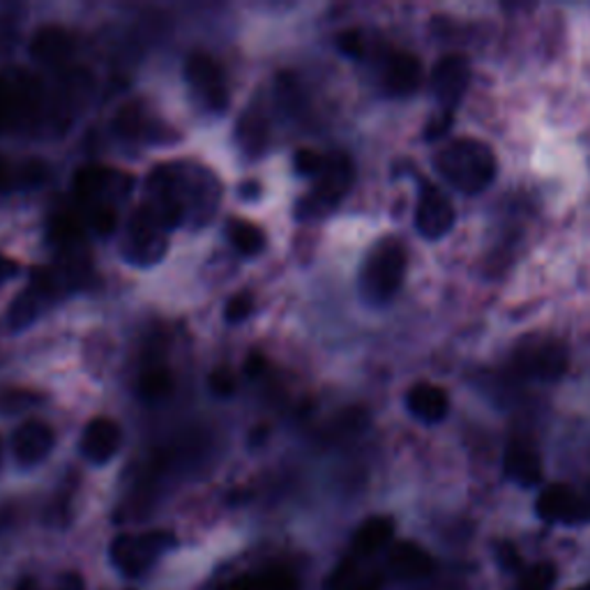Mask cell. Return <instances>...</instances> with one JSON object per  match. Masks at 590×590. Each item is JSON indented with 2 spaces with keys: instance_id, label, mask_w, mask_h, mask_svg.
Returning <instances> with one entry per match:
<instances>
[{
  "instance_id": "1",
  "label": "cell",
  "mask_w": 590,
  "mask_h": 590,
  "mask_svg": "<svg viewBox=\"0 0 590 590\" xmlns=\"http://www.w3.org/2000/svg\"><path fill=\"white\" fill-rule=\"evenodd\" d=\"M433 169L448 185L464 194H480L496 178V155L484 141L454 139L433 155Z\"/></svg>"
},
{
  "instance_id": "2",
  "label": "cell",
  "mask_w": 590,
  "mask_h": 590,
  "mask_svg": "<svg viewBox=\"0 0 590 590\" xmlns=\"http://www.w3.org/2000/svg\"><path fill=\"white\" fill-rule=\"evenodd\" d=\"M406 272V251L395 238L380 240L367 256L361 287L367 300L388 302L401 287Z\"/></svg>"
},
{
  "instance_id": "3",
  "label": "cell",
  "mask_w": 590,
  "mask_h": 590,
  "mask_svg": "<svg viewBox=\"0 0 590 590\" xmlns=\"http://www.w3.org/2000/svg\"><path fill=\"white\" fill-rule=\"evenodd\" d=\"M570 363L568 346L556 337L530 335L515 348V367L522 376L535 380H558Z\"/></svg>"
},
{
  "instance_id": "4",
  "label": "cell",
  "mask_w": 590,
  "mask_h": 590,
  "mask_svg": "<svg viewBox=\"0 0 590 590\" xmlns=\"http://www.w3.org/2000/svg\"><path fill=\"white\" fill-rule=\"evenodd\" d=\"M355 169L351 158H346L344 152H332L325 158L323 171L319 173L317 190L300 201V217H321L330 213L335 205L346 196V192L353 185Z\"/></svg>"
},
{
  "instance_id": "5",
  "label": "cell",
  "mask_w": 590,
  "mask_h": 590,
  "mask_svg": "<svg viewBox=\"0 0 590 590\" xmlns=\"http://www.w3.org/2000/svg\"><path fill=\"white\" fill-rule=\"evenodd\" d=\"M173 545H175V537L167 530L118 535L111 543V560L122 575L139 577Z\"/></svg>"
},
{
  "instance_id": "6",
  "label": "cell",
  "mask_w": 590,
  "mask_h": 590,
  "mask_svg": "<svg viewBox=\"0 0 590 590\" xmlns=\"http://www.w3.org/2000/svg\"><path fill=\"white\" fill-rule=\"evenodd\" d=\"M469 82H471V65L464 56L450 54L433 65L431 88L436 99H439L441 111L448 114L454 111V107L459 105L469 88Z\"/></svg>"
},
{
  "instance_id": "7",
  "label": "cell",
  "mask_w": 590,
  "mask_h": 590,
  "mask_svg": "<svg viewBox=\"0 0 590 590\" xmlns=\"http://www.w3.org/2000/svg\"><path fill=\"white\" fill-rule=\"evenodd\" d=\"M416 226L427 240H439L454 226V208L450 199L429 183L420 187V199L416 208Z\"/></svg>"
},
{
  "instance_id": "8",
  "label": "cell",
  "mask_w": 590,
  "mask_h": 590,
  "mask_svg": "<svg viewBox=\"0 0 590 590\" xmlns=\"http://www.w3.org/2000/svg\"><path fill=\"white\" fill-rule=\"evenodd\" d=\"M185 76L196 95L208 105L211 109L222 111L228 105V90L224 69L205 54H196L185 65Z\"/></svg>"
},
{
  "instance_id": "9",
  "label": "cell",
  "mask_w": 590,
  "mask_h": 590,
  "mask_svg": "<svg viewBox=\"0 0 590 590\" xmlns=\"http://www.w3.org/2000/svg\"><path fill=\"white\" fill-rule=\"evenodd\" d=\"M537 515L545 522H579L590 517V505L566 484H551L537 498Z\"/></svg>"
},
{
  "instance_id": "10",
  "label": "cell",
  "mask_w": 590,
  "mask_h": 590,
  "mask_svg": "<svg viewBox=\"0 0 590 590\" xmlns=\"http://www.w3.org/2000/svg\"><path fill=\"white\" fill-rule=\"evenodd\" d=\"M54 443H56L54 429H51L42 420H29L14 431L12 452H14L19 464L35 466L49 457L51 450H54Z\"/></svg>"
},
{
  "instance_id": "11",
  "label": "cell",
  "mask_w": 590,
  "mask_h": 590,
  "mask_svg": "<svg viewBox=\"0 0 590 590\" xmlns=\"http://www.w3.org/2000/svg\"><path fill=\"white\" fill-rule=\"evenodd\" d=\"M122 433L116 420L95 418L86 425L82 436V452L93 464H107L120 450Z\"/></svg>"
},
{
  "instance_id": "12",
  "label": "cell",
  "mask_w": 590,
  "mask_h": 590,
  "mask_svg": "<svg viewBox=\"0 0 590 590\" xmlns=\"http://www.w3.org/2000/svg\"><path fill=\"white\" fill-rule=\"evenodd\" d=\"M406 406L410 410V416H416L425 425H436L446 420L450 399L443 388L433 386V383H418L408 390L406 395Z\"/></svg>"
},
{
  "instance_id": "13",
  "label": "cell",
  "mask_w": 590,
  "mask_h": 590,
  "mask_svg": "<svg viewBox=\"0 0 590 590\" xmlns=\"http://www.w3.org/2000/svg\"><path fill=\"white\" fill-rule=\"evenodd\" d=\"M31 54L44 65H63L74 54V37L63 25H42L31 40Z\"/></svg>"
},
{
  "instance_id": "14",
  "label": "cell",
  "mask_w": 590,
  "mask_h": 590,
  "mask_svg": "<svg viewBox=\"0 0 590 590\" xmlns=\"http://www.w3.org/2000/svg\"><path fill=\"white\" fill-rule=\"evenodd\" d=\"M422 82V63L408 51H397L383 69V84L393 95H410Z\"/></svg>"
},
{
  "instance_id": "15",
  "label": "cell",
  "mask_w": 590,
  "mask_h": 590,
  "mask_svg": "<svg viewBox=\"0 0 590 590\" xmlns=\"http://www.w3.org/2000/svg\"><path fill=\"white\" fill-rule=\"evenodd\" d=\"M388 566L395 577L404 581H416L431 572V556L416 543H399L390 549Z\"/></svg>"
},
{
  "instance_id": "16",
  "label": "cell",
  "mask_w": 590,
  "mask_h": 590,
  "mask_svg": "<svg viewBox=\"0 0 590 590\" xmlns=\"http://www.w3.org/2000/svg\"><path fill=\"white\" fill-rule=\"evenodd\" d=\"M505 473L524 486L537 484L543 480L540 454H537L528 443L512 441L505 450Z\"/></svg>"
},
{
  "instance_id": "17",
  "label": "cell",
  "mask_w": 590,
  "mask_h": 590,
  "mask_svg": "<svg viewBox=\"0 0 590 590\" xmlns=\"http://www.w3.org/2000/svg\"><path fill=\"white\" fill-rule=\"evenodd\" d=\"M395 535V522L390 517H372L353 535V549L361 556H372L386 547Z\"/></svg>"
},
{
  "instance_id": "18",
  "label": "cell",
  "mask_w": 590,
  "mask_h": 590,
  "mask_svg": "<svg viewBox=\"0 0 590 590\" xmlns=\"http://www.w3.org/2000/svg\"><path fill=\"white\" fill-rule=\"evenodd\" d=\"M226 590H298L296 579L279 568L251 572L236 579Z\"/></svg>"
},
{
  "instance_id": "19",
  "label": "cell",
  "mask_w": 590,
  "mask_h": 590,
  "mask_svg": "<svg viewBox=\"0 0 590 590\" xmlns=\"http://www.w3.org/2000/svg\"><path fill=\"white\" fill-rule=\"evenodd\" d=\"M230 243L245 256H256L266 249L264 228L249 222H236L230 226Z\"/></svg>"
},
{
  "instance_id": "20",
  "label": "cell",
  "mask_w": 590,
  "mask_h": 590,
  "mask_svg": "<svg viewBox=\"0 0 590 590\" xmlns=\"http://www.w3.org/2000/svg\"><path fill=\"white\" fill-rule=\"evenodd\" d=\"M139 393L148 401H160L173 393V376L167 369H148L139 380Z\"/></svg>"
},
{
  "instance_id": "21",
  "label": "cell",
  "mask_w": 590,
  "mask_h": 590,
  "mask_svg": "<svg viewBox=\"0 0 590 590\" xmlns=\"http://www.w3.org/2000/svg\"><path fill=\"white\" fill-rule=\"evenodd\" d=\"M111 181V171L99 167H86L74 175V187L84 199H93L105 192Z\"/></svg>"
},
{
  "instance_id": "22",
  "label": "cell",
  "mask_w": 590,
  "mask_h": 590,
  "mask_svg": "<svg viewBox=\"0 0 590 590\" xmlns=\"http://www.w3.org/2000/svg\"><path fill=\"white\" fill-rule=\"evenodd\" d=\"M40 296H44L40 289H29L23 291L10 307V323L19 330L23 325H29L35 317H37V310H40Z\"/></svg>"
},
{
  "instance_id": "23",
  "label": "cell",
  "mask_w": 590,
  "mask_h": 590,
  "mask_svg": "<svg viewBox=\"0 0 590 590\" xmlns=\"http://www.w3.org/2000/svg\"><path fill=\"white\" fill-rule=\"evenodd\" d=\"M116 130L118 135H122L125 139H143L150 130H148V122H146V116L143 111L139 109V105H130L125 107L118 118H116Z\"/></svg>"
},
{
  "instance_id": "24",
  "label": "cell",
  "mask_w": 590,
  "mask_h": 590,
  "mask_svg": "<svg viewBox=\"0 0 590 590\" xmlns=\"http://www.w3.org/2000/svg\"><path fill=\"white\" fill-rule=\"evenodd\" d=\"M556 581V568L551 562H540V566H533L519 583V590H549Z\"/></svg>"
},
{
  "instance_id": "25",
  "label": "cell",
  "mask_w": 590,
  "mask_h": 590,
  "mask_svg": "<svg viewBox=\"0 0 590 590\" xmlns=\"http://www.w3.org/2000/svg\"><path fill=\"white\" fill-rule=\"evenodd\" d=\"M240 135L245 137L243 139V146L247 152H251V155H256V152H259L266 143V125L261 118H249L240 125Z\"/></svg>"
},
{
  "instance_id": "26",
  "label": "cell",
  "mask_w": 590,
  "mask_h": 590,
  "mask_svg": "<svg viewBox=\"0 0 590 590\" xmlns=\"http://www.w3.org/2000/svg\"><path fill=\"white\" fill-rule=\"evenodd\" d=\"M90 224L95 226V230H97V234H101V236L114 234L116 226H118L116 211L111 208L109 203H97L93 215H90Z\"/></svg>"
},
{
  "instance_id": "27",
  "label": "cell",
  "mask_w": 590,
  "mask_h": 590,
  "mask_svg": "<svg viewBox=\"0 0 590 590\" xmlns=\"http://www.w3.org/2000/svg\"><path fill=\"white\" fill-rule=\"evenodd\" d=\"M296 171L300 175H319L323 171V164H325V158L319 155V152L310 150V148H302L296 152Z\"/></svg>"
},
{
  "instance_id": "28",
  "label": "cell",
  "mask_w": 590,
  "mask_h": 590,
  "mask_svg": "<svg viewBox=\"0 0 590 590\" xmlns=\"http://www.w3.org/2000/svg\"><path fill=\"white\" fill-rule=\"evenodd\" d=\"M251 310H254L251 296L240 293V296L228 300V304H226V321L228 323H240V321H245L251 314Z\"/></svg>"
},
{
  "instance_id": "29",
  "label": "cell",
  "mask_w": 590,
  "mask_h": 590,
  "mask_svg": "<svg viewBox=\"0 0 590 590\" xmlns=\"http://www.w3.org/2000/svg\"><path fill=\"white\" fill-rule=\"evenodd\" d=\"M208 383H211V390H213L217 397H230V395L236 393V378H234V374H230V372L224 369V367L215 369V372L211 374Z\"/></svg>"
},
{
  "instance_id": "30",
  "label": "cell",
  "mask_w": 590,
  "mask_h": 590,
  "mask_svg": "<svg viewBox=\"0 0 590 590\" xmlns=\"http://www.w3.org/2000/svg\"><path fill=\"white\" fill-rule=\"evenodd\" d=\"M340 49L346 56H361L363 54V37L357 31H346L340 35Z\"/></svg>"
},
{
  "instance_id": "31",
  "label": "cell",
  "mask_w": 590,
  "mask_h": 590,
  "mask_svg": "<svg viewBox=\"0 0 590 590\" xmlns=\"http://www.w3.org/2000/svg\"><path fill=\"white\" fill-rule=\"evenodd\" d=\"M450 122H452V114H448V111H441L439 116L431 118L429 125H427V139L436 141L439 137H443L448 132Z\"/></svg>"
},
{
  "instance_id": "32",
  "label": "cell",
  "mask_w": 590,
  "mask_h": 590,
  "mask_svg": "<svg viewBox=\"0 0 590 590\" xmlns=\"http://www.w3.org/2000/svg\"><path fill=\"white\" fill-rule=\"evenodd\" d=\"M17 272H19V264L10 259V256L0 254V285H6V281H10Z\"/></svg>"
},
{
  "instance_id": "33",
  "label": "cell",
  "mask_w": 590,
  "mask_h": 590,
  "mask_svg": "<svg viewBox=\"0 0 590 590\" xmlns=\"http://www.w3.org/2000/svg\"><path fill=\"white\" fill-rule=\"evenodd\" d=\"M58 590H84V581L79 575H65L58 583Z\"/></svg>"
},
{
  "instance_id": "34",
  "label": "cell",
  "mask_w": 590,
  "mask_h": 590,
  "mask_svg": "<svg viewBox=\"0 0 590 590\" xmlns=\"http://www.w3.org/2000/svg\"><path fill=\"white\" fill-rule=\"evenodd\" d=\"M264 365H266V361H264L261 355H249L247 363H245V372L251 374V376H256V374H261Z\"/></svg>"
},
{
  "instance_id": "35",
  "label": "cell",
  "mask_w": 590,
  "mask_h": 590,
  "mask_svg": "<svg viewBox=\"0 0 590 590\" xmlns=\"http://www.w3.org/2000/svg\"><path fill=\"white\" fill-rule=\"evenodd\" d=\"M10 185V164L0 158V192L8 190Z\"/></svg>"
},
{
  "instance_id": "36",
  "label": "cell",
  "mask_w": 590,
  "mask_h": 590,
  "mask_svg": "<svg viewBox=\"0 0 590 590\" xmlns=\"http://www.w3.org/2000/svg\"><path fill=\"white\" fill-rule=\"evenodd\" d=\"M8 116V105H6V84L0 82V122Z\"/></svg>"
},
{
  "instance_id": "37",
  "label": "cell",
  "mask_w": 590,
  "mask_h": 590,
  "mask_svg": "<svg viewBox=\"0 0 590 590\" xmlns=\"http://www.w3.org/2000/svg\"><path fill=\"white\" fill-rule=\"evenodd\" d=\"M17 590H35V588H33V583H21Z\"/></svg>"
},
{
  "instance_id": "38",
  "label": "cell",
  "mask_w": 590,
  "mask_h": 590,
  "mask_svg": "<svg viewBox=\"0 0 590 590\" xmlns=\"http://www.w3.org/2000/svg\"><path fill=\"white\" fill-rule=\"evenodd\" d=\"M583 590H590V586H586V588H583Z\"/></svg>"
}]
</instances>
